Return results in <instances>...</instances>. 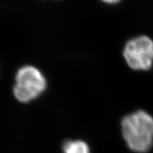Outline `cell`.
I'll return each mask as SVG.
<instances>
[{
  "mask_svg": "<svg viewBox=\"0 0 153 153\" xmlns=\"http://www.w3.org/2000/svg\"><path fill=\"white\" fill-rule=\"evenodd\" d=\"M124 58L134 70H148L153 62V41L146 36L130 40L123 50Z\"/></svg>",
  "mask_w": 153,
  "mask_h": 153,
  "instance_id": "cell-3",
  "label": "cell"
},
{
  "mask_svg": "<svg viewBox=\"0 0 153 153\" xmlns=\"http://www.w3.org/2000/svg\"><path fill=\"white\" fill-rule=\"evenodd\" d=\"M105 2L110 3V4H114V3H117V2H118V1H105Z\"/></svg>",
  "mask_w": 153,
  "mask_h": 153,
  "instance_id": "cell-5",
  "label": "cell"
},
{
  "mask_svg": "<svg viewBox=\"0 0 153 153\" xmlns=\"http://www.w3.org/2000/svg\"><path fill=\"white\" fill-rule=\"evenodd\" d=\"M13 92L17 100L27 103L37 98L46 88V79L38 68L26 65L20 68L15 77Z\"/></svg>",
  "mask_w": 153,
  "mask_h": 153,
  "instance_id": "cell-2",
  "label": "cell"
},
{
  "mask_svg": "<svg viewBox=\"0 0 153 153\" xmlns=\"http://www.w3.org/2000/svg\"><path fill=\"white\" fill-rule=\"evenodd\" d=\"M63 153H90L89 148L82 140H68L63 145Z\"/></svg>",
  "mask_w": 153,
  "mask_h": 153,
  "instance_id": "cell-4",
  "label": "cell"
},
{
  "mask_svg": "<svg viewBox=\"0 0 153 153\" xmlns=\"http://www.w3.org/2000/svg\"><path fill=\"white\" fill-rule=\"evenodd\" d=\"M121 131L128 148L144 153L153 144V117L140 110L126 116L121 121Z\"/></svg>",
  "mask_w": 153,
  "mask_h": 153,
  "instance_id": "cell-1",
  "label": "cell"
}]
</instances>
